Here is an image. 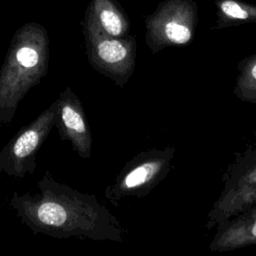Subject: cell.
Segmentation results:
<instances>
[{
	"mask_svg": "<svg viewBox=\"0 0 256 256\" xmlns=\"http://www.w3.org/2000/svg\"><path fill=\"white\" fill-rule=\"evenodd\" d=\"M38 193L13 192L10 206L33 234L56 239L70 237L125 242V230L95 195L73 189L46 171Z\"/></svg>",
	"mask_w": 256,
	"mask_h": 256,
	"instance_id": "6da1fadb",
	"label": "cell"
},
{
	"mask_svg": "<svg viewBox=\"0 0 256 256\" xmlns=\"http://www.w3.org/2000/svg\"><path fill=\"white\" fill-rule=\"evenodd\" d=\"M49 39L45 28L28 23L14 34L0 69V124L12 122L28 91L46 76Z\"/></svg>",
	"mask_w": 256,
	"mask_h": 256,
	"instance_id": "7a4b0ae2",
	"label": "cell"
},
{
	"mask_svg": "<svg viewBox=\"0 0 256 256\" xmlns=\"http://www.w3.org/2000/svg\"><path fill=\"white\" fill-rule=\"evenodd\" d=\"M87 57L98 73L122 88L135 68L136 42L132 36L113 37L104 33L87 13L84 24Z\"/></svg>",
	"mask_w": 256,
	"mask_h": 256,
	"instance_id": "3957f363",
	"label": "cell"
},
{
	"mask_svg": "<svg viewBox=\"0 0 256 256\" xmlns=\"http://www.w3.org/2000/svg\"><path fill=\"white\" fill-rule=\"evenodd\" d=\"M56 100L31 123L21 127L0 151V173L24 178L36 169V156L55 124Z\"/></svg>",
	"mask_w": 256,
	"mask_h": 256,
	"instance_id": "277c9868",
	"label": "cell"
},
{
	"mask_svg": "<svg viewBox=\"0 0 256 256\" xmlns=\"http://www.w3.org/2000/svg\"><path fill=\"white\" fill-rule=\"evenodd\" d=\"M194 0H165L147 18V42L152 49L164 44L188 43L197 19Z\"/></svg>",
	"mask_w": 256,
	"mask_h": 256,
	"instance_id": "5b68a950",
	"label": "cell"
},
{
	"mask_svg": "<svg viewBox=\"0 0 256 256\" xmlns=\"http://www.w3.org/2000/svg\"><path fill=\"white\" fill-rule=\"evenodd\" d=\"M165 159L152 152H143L128 161L104 190L105 198L114 206L128 196H143L161 176Z\"/></svg>",
	"mask_w": 256,
	"mask_h": 256,
	"instance_id": "8992f818",
	"label": "cell"
},
{
	"mask_svg": "<svg viewBox=\"0 0 256 256\" xmlns=\"http://www.w3.org/2000/svg\"><path fill=\"white\" fill-rule=\"evenodd\" d=\"M56 103L54 127L60 138L69 141L74 152L81 158L89 159L92 152V134L80 99L71 87H66Z\"/></svg>",
	"mask_w": 256,
	"mask_h": 256,
	"instance_id": "52a82bcc",
	"label": "cell"
},
{
	"mask_svg": "<svg viewBox=\"0 0 256 256\" xmlns=\"http://www.w3.org/2000/svg\"><path fill=\"white\" fill-rule=\"evenodd\" d=\"M89 13L100 29L113 37L127 36L129 22L111 0H93Z\"/></svg>",
	"mask_w": 256,
	"mask_h": 256,
	"instance_id": "ba28073f",
	"label": "cell"
},
{
	"mask_svg": "<svg viewBox=\"0 0 256 256\" xmlns=\"http://www.w3.org/2000/svg\"><path fill=\"white\" fill-rule=\"evenodd\" d=\"M217 16L221 22L256 21V5L241 0H216Z\"/></svg>",
	"mask_w": 256,
	"mask_h": 256,
	"instance_id": "9c48e42d",
	"label": "cell"
},
{
	"mask_svg": "<svg viewBox=\"0 0 256 256\" xmlns=\"http://www.w3.org/2000/svg\"><path fill=\"white\" fill-rule=\"evenodd\" d=\"M251 73H252V76L256 79V64L253 66V68H252V72H251Z\"/></svg>",
	"mask_w": 256,
	"mask_h": 256,
	"instance_id": "30bf717a",
	"label": "cell"
},
{
	"mask_svg": "<svg viewBox=\"0 0 256 256\" xmlns=\"http://www.w3.org/2000/svg\"><path fill=\"white\" fill-rule=\"evenodd\" d=\"M252 234H253V236L254 237H256V222L254 223V225H253V228H252Z\"/></svg>",
	"mask_w": 256,
	"mask_h": 256,
	"instance_id": "8fae6325",
	"label": "cell"
}]
</instances>
